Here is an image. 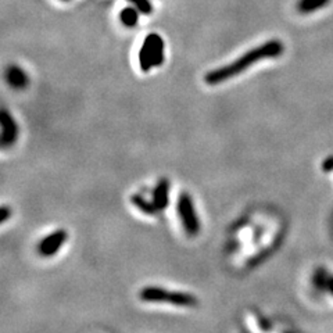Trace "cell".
I'll use <instances>...</instances> for the list:
<instances>
[{"label": "cell", "instance_id": "6da1fadb", "mask_svg": "<svg viewBox=\"0 0 333 333\" xmlns=\"http://www.w3.org/2000/svg\"><path fill=\"white\" fill-rule=\"evenodd\" d=\"M283 53V43L278 39H272L260 45L258 48H254L249 50L247 53L240 56L237 60L229 62L223 67L213 69L206 74L204 81L207 85H218V83L225 82L233 76L239 75L240 72L246 71L251 64L265 60V58H274Z\"/></svg>", "mask_w": 333, "mask_h": 333}, {"label": "cell", "instance_id": "7a4b0ae2", "mask_svg": "<svg viewBox=\"0 0 333 333\" xmlns=\"http://www.w3.org/2000/svg\"><path fill=\"white\" fill-rule=\"evenodd\" d=\"M139 297L146 303H166V304L178 305V307H196L199 303L197 298L190 293L169 291L163 287H156V286L143 287L139 293Z\"/></svg>", "mask_w": 333, "mask_h": 333}, {"label": "cell", "instance_id": "3957f363", "mask_svg": "<svg viewBox=\"0 0 333 333\" xmlns=\"http://www.w3.org/2000/svg\"><path fill=\"white\" fill-rule=\"evenodd\" d=\"M164 62V41L157 34H150L143 42L139 52V64L142 71H149L152 67H160Z\"/></svg>", "mask_w": 333, "mask_h": 333}, {"label": "cell", "instance_id": "277c9868", "mask_svg": "<svg viewBox=\"0 0 333 333\" xmlns=\"http://www.w3.org/2000/svg\"><path fill=\"white\" fill-rule=\"evenodd\" d=\"M178 214H179L182 225L186 230V233L189 236H196L200 230V221L197 218L196 214V210H194L193 200L190 197V194L182 193L179 196V200H178Z\"/></svg>", "mask_w": 333, "mask_h": 333}, {"label": "cell", "instance_id": "5b68a950", "mask_svg": "<svg viewBox=\"0 0 333 333\" xmlns=\"http://www.w3.org/2000/svg\"><path fill=\"white\" fill-rule=\"evenodd\" d=\"M67 239H68V233L64 229L55 230V232H52L49 236L43 237L41 242H39L38 251L43 257L55 256L56 253L61 249V246Z\"/></svg>", "mask_w": 333, "mask_h": 333}, {"label": "cell", "instance_id": "8992f818", "mask_svg": "<svg viewBox=\"0 0 333 333\" xmlns=\"http://www.w3.org/2000/svg\"><path fill=\"white\" fill-rule=\"evenodd\" d=\"M0 124H1V146L7 147V146L13 145L18 138V126L14 121L13 115L6 109L1 110Z\"/></svg>", "mask_w": 333, "mask_h": 333}, {"label": "cell", "instance_id": "52a82bcc", "mask_svg": "<svg viewBox=\"0 0 333 333\" xmlns=\"http://www.w3.org/2000/svg\"><path fill=\"white\" fill-rule=\"evenodd\" d=\"M169 201V180L163 178L159 180V183L156 185V189L153 192V203L157 207L159 211L164 210L168 206Z\"/></svg>", "mask_w": 333, "mask_h": 333}, {"label": "cell", "instance_id": "ba28073f", "mask_svg": "<svg viewBox=\"0 0 333 333\" xmlns=\"http://www.w3.org/2000/svg\"><path fill=\"white\" fill-rule=\"evenodd\" d=\"M6 79L8 85L15 89H24L28 85V75L18 65H10L7 68Z\"/></svg>", "mask_w": 333, "mask_h": 333}, {"label": "cell", "instance_id": "9c48e42d", "mask_svg": "<svg viewBox=\"0 0 333 333\" xmlns=\"http://www.w3.org/2000/svg\"><path fill=\"white\" fill-rule=\"evenodd\" d=\"M331 0H298L297 10L303 14H310L329 4Z\"/></svg>", "mask_w": 333, "mask_h": 333}, {"label": "cell", "instance_id": "30bf717a", "mask_svg": "<svg viewBox=\"0 0 333 333\" xmlns=\"http://www.w3.org/2000/svg\"><path fill=\"white\" fill-rule=\"evenodd\" d=\"M131 201H132V204H135V206H136V207H138L142 213H145V214H147V215L156 214V213L159 211L157 207L154 206V203H153V201H147L145 197H142L140 194H133V196H131Z\"/></svg>", "mask_w": 333, "mask_h": 333}, {"label": "cell", "instance_id": "8fae6325", "mask_svg": "<svg viewBox=\"0 0 333 333\" xmlns=\"http://www.w3.org/2000/svg\"><path fill=\"white\" fill-rule=\"evenodd\" d=\"M329 274L324 268H318L314 274V286L321 291H328V280H329Z\"/></svg>", "mask_w": 333, "mask_h": 333}, {"label": "cell", "instance_id": "7c38bea8", "mask_svg": "<svg viewBox=\"0 0 333 333\" xmlns=\"http://www.w3.org/2000/svg\"><path fill=\"white\" fill-rule=\"evenodd\" d=\"M121 21L122 24L126 27H135L136 25V21H138V13L135 8H125L124 11L121 13Z\"/></svg>", "mask_w": 333, "mask_h": 333}, {"label": "cell", "instance_id": "4fadbf2b", "mask_svg": "<svg viewBox=\"0 0 333 333\" xmlns=\"http://www.w3.org/2000/svg\"><path fill=\"white\" fill-rule=\"evenodd\" d=\"M131 1L138 6V8L140 10V13L149 14L150 13V10H152V7H150V4H149L147 0H131Z\"/></svg>", "mask_w": 333, "mask_h": 333}, {"label": "cell", "instance_id": "5bb4252c", "mask_svg": "<svg viewBox=\"0 0 333 333\" xmlns=\"http://www.w3.org/2000/svg\"><path fill=\"white\" fill-rule=\"evenodd\" d=\"M322 169L325 171V172H329V171H333V156L331 157H328V159L324 161V164H322Z\"/></svg>", "mask_w": 333, "mask_h": 333}, {"label": "cell", "instance_id": "9a60e30c", "mask_svg": "<svg viewBox=\"0 0 333 333\" xmlns=\"http://www.w3.org/2000/svg\"><path fill=\"white\" fill-rule=\"evenodd\" d=\"M11 215V211L8 210V207H6V206H3L1 207V217H0V221L1 222H6L7 218Z\"/></svg>", "mask_w": 333, "mask_h": 333}, {"label": "cell", "instance_id": "2e32d148", "mask_svg": "<svg viewBox=\"0 0 333 333\" xmlns=\"http://www.w3.org/2000/svg\"><path fill=\"white\" fill-rule=\"evenodd\" d=\"M328 291L333 296V275H331L329 280H328Z\"/></svg>", "mask_w": 333, "mask_h": 333}]
</instances>
